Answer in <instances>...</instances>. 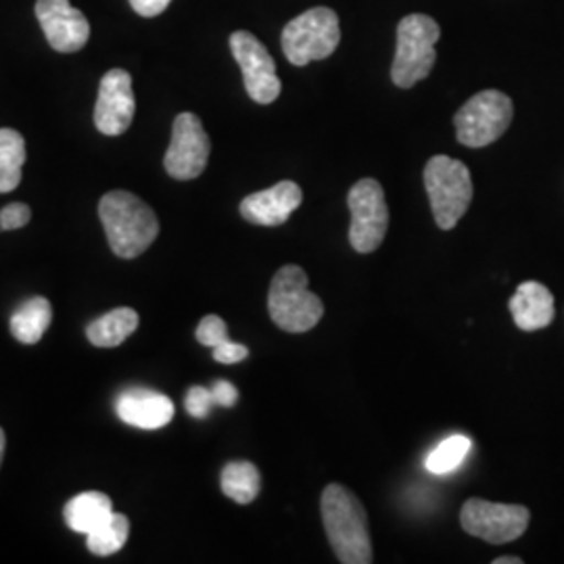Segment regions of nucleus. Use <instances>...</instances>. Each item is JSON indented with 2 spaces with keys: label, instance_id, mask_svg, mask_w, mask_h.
Segmentation results:
<instances>
[{
  "label": "nucleus",
  "instance_id": "1",
  "mask_svg": "<svg viewBox=\"0 0 564 564\" xmlns=\"http://www.w3.org/2000/svg\"><path fill=\"white\" fill-rule=\"evenodd\" d=\"M321 508L324 529L337 561L343 564L372 563L368 517L358 496L343 485H326Z\"/></svg>",
  "mask_w": 564,
  "mask_h": 564
},
{
  "label": "nucleus",
  "instance_id": "2",
  "mask_svg": "<svg viewBox=\"0 0 564 564\" xmlns=\"http://www.w3.org/2000/svg\"><path fill=\"white\" fill-rule=\"evenodd\" d=\"M99 218L111 251L123 260L142 256L160 235L155 212L128 191L107 193L99 203Z\"/></svg>",
  "mask_w": 564,
  "mask_h": 564
},
{
  "label": "nucleus",
  "instance_id": "3",
  "mask_svg": "<svg viewBox=\"0 0 564 564\" xmlns=\"http://www.w3.org/2000/svg\"><path fill=\"white\" fill-rule=\"evenodd\" d=\"M307 274L300 265H282L268 293V312L286 333H307L324 316V303L310 289Z\"/></svg>",
  "mask_w": 564,
  "mask_h": 564
},
{
  "label": "nucleus",
  "instance_id": "4",
  "mask_svg": "<svg viewBox=\"0 0 564 564\" xmlns=\"http://www.w3.org/2000/svg\"><path fill=\"white\" fill-rule=\"evenodd\" d=\"M442 28L429 15H408L398 25V48L391 65V80L400 88H412L424 80L437 59L435 44L440 42Z\"/></svg>",
  "mask_w": 564,
  "mask_h": 564
},
{
  "label": "nucleus",
  "instance_id": "5",
  "mask_svg": "<svg viewBox=\"0 0 564 564\" xmlns=\"http://www.w3.org/2000/svg\"><path fill=\"white\" fill-rule=\"evenodd\" d=\"M424 186L440 228L449 230L460 223L473 202V178L460 160L435 155L424 167Z\"/></svg>",
  "mask_w": 564,
  "mask_h": 564
},
{
  "label": "nucleus",
  "instance_id": "6",
  "mask_svg": "<svg viewBox=\"0 0 564 564\" xmlns=\"http://www.w3.org/2000/svg\"><path fill=\"white\" fill-rule=\"evenodd\" d=\"M341 42L339 18L328 7L310 9L282 30V51L293 65L303 67L312 61L330 57Z\"/></svg>",
  "mask_w": 564,
  "mask_h": 564
},
{
  "label": "nucleus",
  "instance_id": "7",
  "mask_svg": "<svg viewBox=\"0 0 564 564\" xmlns=\"http://www.w3.org/2000/svg\"><path fill=\"white\" fill-rule=\"evenodd\" d=\"M514 116L510 97L500 90H484L464 102L454 118L458 141L470 149H481L498 141Z\"/></svg>",
  "mask_w": 564,
  "mask_h": 564
},
{
  "label": "nucleus",
  "instance_id": "8",
  "mask_svg": "<svg viewBox=\"0 0 564 564\" xmlns=\"http://www.w3.org/2000/svg\"><path fill=\"white\" fill-rule=\"evenodd\" d=\"M351 212L349 242L358 253H372L381 247L389 228V207L383 186L375 178L356 182L347 195Z\"/></svg>",
  "mask_w": 564,
  "mask_h": 564
},
{
  "label": "nucleus",
  "instance_id": "9",
  "mask_svg": "<svg viewBox=\"0 0 564 564\" xmlns=\"http://www.w3.org/2000/svg\"><path fill=\"white\" fill-rule=\"evenodd\" d=\"M529 519L531 514L524 506L496 505L479 498L464 502L460 512L464 531L487 544H508L519 540L529 527Z\"/></svg>",
  "mask_w": 564,
  "mask_h": 564
},
{
  "label": "nucleus",
  "instance_id": "10",
  "mask_svg": "<svg viewBox=\"0 0 564 564\" xmlns=\"http://www.w3.org/2000/svg\"><path fill=\"white\" fill-rule=\"evenodd\" d=\"M212 142L195 113H181L174 120L172 142L165 153V172L176 181L199 178L209 160Z\"/></svg>",
  "mask_w": 564,
  "mask_h": 564
},
{
  "label": "nucleus",
  "instance_id": "11",
  "mask_svg": "<svg viewBox=\"0 0 564 564\" xmlns=\"http://www.w3.org/2000/svg\"><path fill=\"white\" fill-rule=\"evenodd\" d=\"M230 51L241 65L247 95L260 105H270L281 95L282 84L276 74V63L262 42L251 32H235L230 36Z\"/></svg>",
  "mask_w": 564,
  "mask_h": 564
},
{
  "label": "nucleus",
  "instance_id": "12",
  "mask_svg": "<svg viewBox=\"0 0 564 564\" xmlns=\"http://www.w3.org/2000/svg\"><path fill=\"white\" fill-rule=\"evenodd\" d=\"M137 101L132 76L126 69H109L99 84L95 126L105 137H120L134 120Z\"/></svg>",
  "mask_w": 564,
  "mask_h": 564
},
{
  "label": "nucleus",
  "instance_id": "13",
  "mask_svg": "<svg viewBox=\"0 0 564 564\" xmlns=\"http://www.w3.org/2000/svg\"><path fill=\"white\" fill-rule=\"evenodd\" d=\"M36 18L57 53H78L90 39V23L69 0H36Z\"/></svg>",
  "mask_w": 564,
  "mask_h": 564
},
{
  "label": "nucleus",
  "instance_id": "14",
  "mask_svg": "<svg viewBox=\"0 0 564 564\" xmlns=\"http://www.w3.org/2000/svg\"><path fill=\"white\" fill-rule=\"evenodd\" d=\"M303 193L300 184L282 181L265 191L245 197L241 216L247 223L258 226H281L302 205Z\"/></svg>",
  "mask_w": 564,
  "mask_h": 564
},
{
  "label": "nucleus",
  "instance_id": "15",
  "mask_svg": "<svg viewBox=\"0 0 564 564\" xmlns=\"http://www.w3.org/2000/svg\"><path fill=\"white\" fill-rule=\"evenodd\" d=\"M116 412L121 423L144 429V431H155L170 424L174 419V402L160 391L134 387V389L121 391L118 395Z\"/></svg>",
  "mask_w": 564,
  "mask_h": 564
},
{
  "label": "nucleus",
  "instance_id": "16",
  "mask_svg": "<svg viewBox=\"0 0 564 564\" xmlns=\"http://www.w3.org/2000/svg\"><path fill=\"white\" fill-rule=\"evenodd\" d=\"M554 297L542 282H523L510 300V314L521 330H540L554 321Z\"/></svg>",
  "mask_w": 564,
  "mask_h": 564
},
{
  "label": "nucleus",
  "instance_id": "17",
  "mask_svg": "<svg viewBox=\"0 0 564 564\" xmlns=\"http://www.w3.org/2000/svg\"><path fill=\"white\" fill-rule=\"evenodd\" d=\"M113 502L109 496L101 491H86L76 498H72L65 508L63 517L65 523L76 533H93L102 521H107L113 514Z\"/></svg>",
  "mask_w": 564,
  "mask_h": 564
},
{
  "label": "nucleus",
  "instance_id": "18",
  "mask_svg": "<svg viewBox=\"0 0 564 564\" xmlns=\"http://www.w3.org/2000/svg\"><path fill=\"white\" fill-rule=\"evenodd\" d=\"M139 328V314L132 307H118L88 324L86 337L97 347H118Z\"/></svg>",
  "mask_w": 564,
  "mask_h": 564
},
{
  "label": "nucleus",
  "instance_id": "19",
  "mask_svg": "<svg viewBox=\"0 0 564 564\" xmlns=\"http://www.w3.org/2000/svg\"><path fill=\"white\" fill-rule=\"evenodd\" d=\"M53 321L51 302L44 297H32L11 316V335L20 343L34 345L42 339Z\"/></svg>",
  "mask_w": 564,
  "mask_h": 564
},
{
  "label": "nucleus",
  "instance_id": "20",
  "mask_svg": "<svg viewBox=\"0 0 564 564\" xmlns=\"http://www.w3.org/2000/svg\"><path fill=\"white\" fill-rule=\"evenodd\" d=\"M224 496H228L237 505H251L262 489V477L260 470L253 463L239 460V463H228L223 468L220 477Z\"/></svg>",
  "mask_w": 564,
  "mask_h": 564
},
{
  "label": "nucleus",
  "instance_id": "21",
  "mask_svg": "<svg viewBox=\"0 0 564 564\" xmlns=\"http://www.w3.org/2000/svg\"><path fill=\"white\" fill-rule=\"evenodd\" d=\"M25 163V141L18 130L0 128V193L20 186L21 167Z\"/></svg>",
  "mask_w": 564,
  "mask_h": 564
},
{
  "label": "nucleus",
  "instance_id": "22",
  "mask_svg": "<svg viewBox=\"0 0 564 564\" xmlns=\"http://www.w3.org/2000/svg\"><path fill=\"white\" fill-rule=\"evenodd\" d=\"M128 535H130V521L120 512H113L93 533L86 535L88 538L86 545L97 556H111L126 545Z\"/></svg>",
  "mask_w": 564,
  "mask_h": 564
},
{
  "label": "nucleus",
  "instance_id": "23",
  "mask_svg": "<svg viewBox=\"0 0 564 564\" xmlns=\"http://www.w3.org/2000/svg\"><path fill=\"white\" fill-rule=\"evenodd\" d=\"M470 449H473V442L466 435H449L426 456L424 466L431 475L454 473L464 463Z\"/></svg>",
  "mask_w": 564,
  "mask_h": 564
},
{
  "label": "nucleus",
  "instance_id": "24",
  "mask_svg": "<svg viewBox=\"0 0 564 564\" xmlns=\"http://www.w3.org/2000/svg\"><path fill=\"white\" fill-rule=\"evenodd\" d=\"M197 341L205 347H218L228 341V328L220 316H205L197 326Z\"/></svg>",
  "mask_w": 564,
  "mask_h": 564
},
{
  "label": "nucleus",
  "instance_id": "25",
  "mask_svg": "<svg viewBox=\"0 0 564 564\" xmlns=\"http://www.w3.org/2000/svg\"><path fill=\"white\" fill-rule=\"evenodd\" d=\"M214 405V393L207 387H191V391L184 398V408L193 419H207Z\"/></svg>",
  "mask_w": 564,
  "mask_h": 564
},
{
  "label": "nucleus",
  "instance_id": "26",
  "mask_svg": "<svg viewBox=\"0 0 564 564\" xmlns=\"http://www.w3.org/2000/svg\"><path fill=\"white\" fill-rule=\"evenodd\" d=\"M32 209L25 203H11L0 212V230H18L30 223Z\"/></svg>",
  "mask_w": 564,
  "mask_h": 564
},
{
  "label": "nucleus",
  "instance_id": "27",
  "mask_svg": "<svg viewBox=\"0 0 564 564\" xmlns=\"http://www.w3.org/2000/svg\"><path fill=\"white\" fill-rule=\"evenodd\" d=\"M249 356V349L241 343L228 341L214 347V360L220 364L242 362Z\"/></svg>",
  "mask_w": 564,
  "mask_h": 564
},
{
  "label": "nucleus",
  "instance_id": "28",
  "mask_svg": "<svg viewBox=\"0 0 564 564\" xmlns=\"http://www.w3.org/2000/svg\"><path fill=\"white\" fill-rule=\"evenodd\" d=\"M212 393H214L216 405H223V408H230V405H235L237 400H239L237 387L228 383V381H216L214 387H212Z\"/></svg>",
  "mask_w": 564,
  "mask_h": 564
},
{
  "label": "nucleus",
  "instance_id": "29",
  "mask_svg": "<svg viewBox=\"0 0 564 564\" xmlns=\"http://www.w3.org/2000/svg\"><path fill=\"white\" fill-rule=\"evenodd\" d=\"M172 0H130L132 9L141 15V18H158L163 11L170 7Z\"/></svg>",
  "mask_w": 564,
  "mask_h": 564
},
{
  "label": "nucleus",
  "instance_id": "30",
  "mask_svg": "<svg viewBox=\"0 0 564 564\" xmlns=\"http://www.w3.org/2000/svg\"><path fill=\"white\" fill-rule=\"evenodd\" d=\"M494 564H523V558H519V556H502V558H496Z\"/></svg>",
  "mask_w": 564,
  "mask_h": 564
},
{
  "label": "nucleus",
  "instance_id": "31",
  "mask_svg": "<svg viewBox=\"0 0 564 564\" xmlns=\"http://www.w3.org/2000/svg\"><path fill=\"white\" fill-rule=\"evenodd\" d=\"M4 444H7V440H4V431L0 429V464H2V454H4Z\"/></svg>",
  "mask_w": 564,
  "mask_h": 564
}]
</instances>
